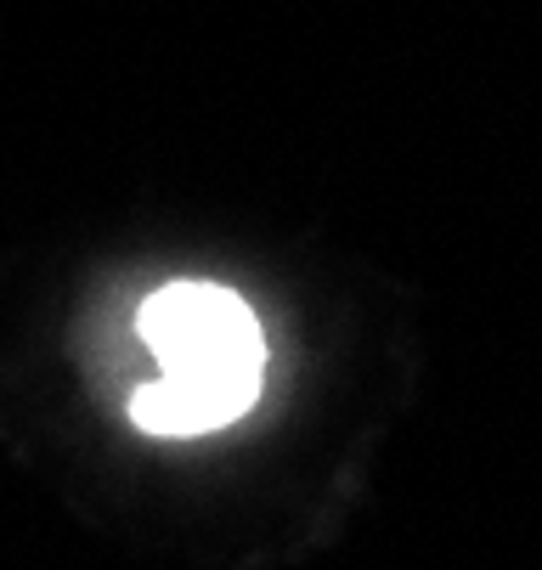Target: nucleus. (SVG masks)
<instances>
[{"label":"nucleus","mask_w":542,"mask_h":570,"mask_svg":"<svg viewBox=\"0 0 542 570\" xmlns=\"http://www.w3.org/2000/svg\"><path fill=\"white\" fill-rule=\"evenodd\" d=\"M141 345L165 379H198L255 401L266 373V334L255 311L220 283H165L136 316Z\"/></svg>","instance_id":"f257e3e1"},{"label":"nucleus","mask_w":542,"mask_h":570,"mask_svg":"<svg viewBox=\"0 0 542 570\" xmlns=\"http://www.w3.org/2000/svg\"><path fill=\"white\" fill-rule=\"evenodd\" d=\"M255 401L231 395V390H215V384H198V379H152L130 395V424L141 435H209L231 419H244Z\"/></svg>","instance_id":"f03ea898"}]
</instances>
